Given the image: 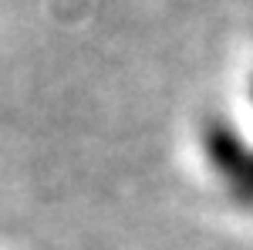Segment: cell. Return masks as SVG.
<instances>
[{
	"label": "cell",
	"mask_w": 253,
	"mask_h": 250,
	"mask_svg": "<svg viewBox=\"0 0 253 250\" xmlns=\"http://www.w3.org/2000/svg\"><path fill=\"white\" fill-rule=\"evenodd\" d=\"M250 98H253V85H250Z\"/></svg>",
	"instance_id": "obj_3"
},
{
	"label": "cell",
	"mask_w": 253,
	"mask_h": 250,
	"mask_svg": "<svg viewBox=\"0 0 253 250\" xmlns=\"http://www.w3.org/2000/svg\"><path fill=\"white\" fill-rule=\"evenodd\" d=\"M203 149H206V155H210V162H213V169L230 186H236L243 176H247V169H250V146H247V139L240 135V129H236L230 118H219L213 115L206 125H203Z\"/></svg>",
	"instance_id": "obj_1"
},
{
	"label": "cell",
	"mask_w": 253,
	"mask_h": 250,
	"mask_svg": "<svg viewBox=\"0 0 253 250\" xmlns=\"http://www.w3.org/2000/svg\"><path fill=\"white\" fill-rule=\"evenodd\" d=\"M233 193L243 200V203H253V159H250V169H247V176H243V179L233 186Z\"/></svg>",
	"instance_id": "obj_2"
}]
</instances>
